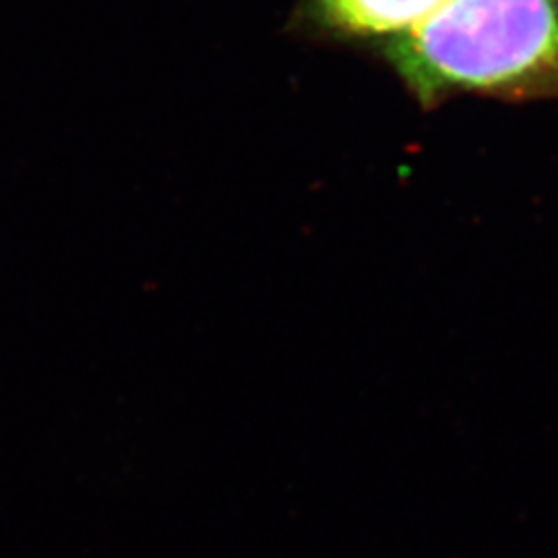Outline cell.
I'll use <instances>...</instances> for the list:
<instances>
[{
  "mask_svg": "<svg viewBox=\"0 0 558 558\" xmlns=\"http://www.w3.org/2000/svg\"><path fill=\"white\" fill-rule=\"evenodd\" d=\"M387 57L424 104L453 92L558 96V0H447Z\"/></svg>",
  "mask_w": 558,
  "mask_h": 558,
  "instance_id": "obj_1",
  "label": "cell"
},
{
  "mask_svg": "<svg viewBox=\"0 0 558 558\" xmlns=\"http://www.w3.org/2000/svg\"><path fill=\"white\" fill-rule=\"evenodd\" d=\"M447 0H317L327 25L354 36H398Z\"/></svg>",
  "mask_w": 558,
  "mask_h": 558,
  "instance_id": "obj_2",
  "label": "cell"
}]
</instances>
